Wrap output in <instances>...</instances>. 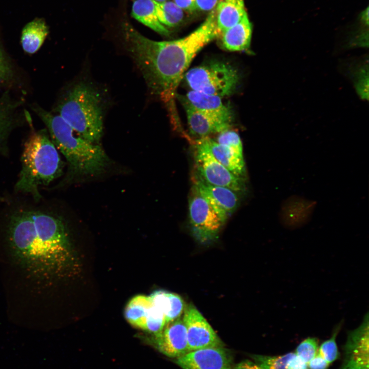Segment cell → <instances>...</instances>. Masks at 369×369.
<instances>
[{
  "instance_id": "obj_15",
  "label": "cell",
  "mask_w": 369,
  "mask_h": 369,
  "mask_svg": "<svg viewBox=\"0 0 369 369\" xmlns=\"http://www.w3.org/2000/svg\"><path fill=\"white\" fill-rule=\"evenodd\" d=\"M316 204L314 201L296 195L292 196L283 202L279 212V220L286 228H299L309 221Z\"/></svg>"
},
{
  "instance_id": "obj_34",
  "label": "cell",
  "mask_w": 369,
  "mask_h": 369,
  "mask_svg": "<svg viewBox=\"0 0 369 369\" xmlns=\"http://www.w3.org/2000/svg\"><path fill=\"white\" fill-rule=\"evenodd\" d=\"M153 1L156 2H158V3H162V2L167 1L168 0H153Z\"/></svg>"
},
{
  "instance_id": "obj_24",
  "label": "cell",
  "mask_w": 369,
  "mask_h": 369,
  "mask_svg": "<svg viewBox=\"0 0 369 369\" xmlns=\"http://www.w3.org/2000/svg\"><path fill=\"white\" fill-rule=\"evenodd\" d=\"M156 13L160 23L163 26L173 27L179 25L183 18V10L174 2L158 3L154 1Z\"/></svg>"
},
{
  "instance_id": "obj_6",
  "label": "cell",
  "mask_w": 369,
  "mask_h": 369,
  "mask_svg": "<svg viewBox=\"0 0 369 369\" xmlns=\"http://www.w3.org/2000/svg\"><path fill=\"white\" fill-rule=\"evenodd\" d=\"M184 77L191 90L221 98L232 94L239 81L237 70L219 60L194 67L186 72Z\"/></svg>"
},
{
  "instance_id": "obj_10",
  "label": "cell",
  "mask_w": 369,
  "mask_h": 369,
  "mask_svg": "<svg viewBox=\"0 0 369 369\" xmlns=\"http://www.w3.org/2000/svg\"><path fill=\"white\" fill-rule=\"evenodd\" d=\"M368 314L361 324L347 333L343 346V360L339 369H369Z\"/></svg>"
},
{
  "instance_id": "obj_11",
  "label": "cell",
  "mask_w": 369,
  "mask_h": 369,
  "mask_svg": "<svg viewBox=\"0 0 369 369\" xmlns=\"http://www.w3.org/2000/svg\"><path fill=\"white\" fill-rule=\"evenodd\" d=\"M193 185L208 201L223 223L239 206L238 193L226 187L207 183L195 175Z\"/></svg>"
},
{
  "instance_id": "obj_18",
  "label": "cell",
  "mask_w": 369,
  "mask_h": 369,
  "mask_svg": "<svg viewBox=\"0 0 369 369\" xmlns=\"http://www.w3.org/2000/svg\"><path fill=\"white\" fill-rule=\"evenodd\" d=\"M252 26L247 13L237 24L222 33V47L230 51L248 50L250 45Z\"/></svg>"
},
{
  "instance_id": "obj_4",
  "label": "cell",
  "mask_w": 369,
  "mask_h": 369,
  "mask_svg": "<svg viewBox=\"0 0 369 369\" xmlns=\"http://www.w3.org/2000/svg\"><path fill=\"white\" fill-rule=\"evenodd\" d=\"M22 169L15 186L18 193L29 194L36 199L41 195L39 189L60 176L64 164L57 149L46 130L33 132L25 143Z\"/></svg>"
},
{
  "instance_id": "obj_12",
  "label": "cell",
  "mask_w": 369,
  "mask_h": 369,
  "mask_svg": "<svg viewBox=\"0 0 369 369\" xmlns=\"http://www.w3.org/2000/svg\"><path fill=\"white\" fill-rule=\"evenodd\" d=\"M176 363L182 369H232V361L221 346L189 352L178 357Z\"/></svg>"
},
{
  "instance_id": "obj_13",
  "label": "cell",
  "mask_w": 369,
  "mask_h": 369,
  "mask_svg": "<svg viewBox=\"0 0 369 369\" xmlns=\"http://www.w3.org/2000/svg\"><path fill=\"white\" fill-rule=\"evenodd\" d=\"M156 335L158 349L169 357L178 358L189 352L187 333L182 318L167 323Z\"/></svg>"
},
{
  "instance_id": "obj_21",
  "label": "cell",
  "mask_w": 369,
  "mask_h": 369,
  "mask_svg": "<svg viewBox=\"0 0 369 369\" xmlns=\"http://www.w3.org/2000/svg\"><path fill=\"white\" fill-rule=\"evenodd\" d=\"M48 34V28L45 21L35 18L23 28L21 43L23 50L28 53H35L42 46Z\"/></svg>"
},
{
  "instance_id": "obj_27",
  "label": "cell",
  "mask_w": 369,
  "mask_h": 369,
  "mask_svg": "<svg viewBox=\"0 0 369 369\" xmlns=\"http://www.w3.org/2000/svg\"><path fill=\"white\" fill-rule=\"evenodd\" d=\"M217 143L226 146L241 156H243L242 144L238 134L230 129L218 133L215 139Z\"/></svg>"
},
{
  "instance_id": "obj_16",
  "label": "cell",
  "mask_w": 369,
  "mask_h": 369,
  "mask_svg": "<svg viewBox=\"0 0 369 369\" xmlns=\"http://www.w3.org/2000/svg\"><path fill=\"white\" fill-rule=\"evenodd\" d=\"M186 113L190 133L198 138L230 129L231 126L215 121L194 108L186 97L179 96Z\"/></svg>"
},
{
  "instance_id": "obj_28",
  "label": "cell",
  "mask_w": 369,
  "mask_h": 369,
  "mask_svg": "<svg viewBox=\"0 0 369 369\" xmlns=\"http://www.w3.org/2000/svg\"><path fill=\"white\" fill-rule=\"evenodd\" d=\"M318 350V340L314 337H308L297 346L295 354L303 362L308 363L314 357Z\"/></svg>"
},
{
  "instance_id": "obj_22",
  "label": "cell",
  "mask_w": 369,
  "mask_h": 369,
  "mask_svg": "<svg viewBox=\"0 0 369 369\" xmlns=\"http://www.w3.org/2000/svg\"><path fill=\"white\" fill-rule=\"evenodd\" d=\"M251 356L263 369H308V364L293 352L280 356L252 355Z\"/></svg>"
},
{
  "instance_id": "obj_1",
  "label": "cell",
  "mask_w": 369,
  "mask_h": 369,
  "mask_svg": "<svg viewBox=\"0 0 369 369\" xmlns=\"http://www.w3.org/2000/svg\"><path fill=\"white\" fill-rule=\"evenodd\" d=\"M6 240L10 256L29 278L50 283L71 265L67 231L63 220L47 212L19 208L9 216Z\"/></svg>"
},
{
  "instance_id": "obj_9",
  "label": "cell",
  "mask_w": 369,
  "mask_h": 369,
  "mask_svg": "<svg viewBox=\"0 0 369 369\" xmlns=\"http://www.w3.org/2000/svg\"><path fill=\"white\" fill-rule=\"evenodd\" d=\"M186 329L188 351L221 346V342L202 315L192 305L184 310L182 318Z\"/></svg>"
},
{
  "instance_id": "obj_19",
  "label": "cell",
  "mask_w": 369,
  "mask_h": 369,
  "mask_svg": "<svg viewBox=\"0 0 369 369\" xmlns=\"http://www.w3.org/2000/svg\"><path fill=\"white\" fill-rule=\"evenodd\" d=\"M215 9L220 34L237 24L247 14L243 0H221Z\"/></svg>"
},
{
  "instance_id": "obj_33",
  "label": "cell",
  "mask_w": 369,
  "mask_h": 369,
  "mask_svg": "<svg viewBox=\"0 0 369 369\" xmlns=\"http://www.w3.org/2000/svg\"><path fill=\"white\" fill-rule=\"evenodd\" d=\"M232 369H263L254 361L249 360L242 361L236 364Z\"/></svg>"
},
{
  "instance_id": "obj_14",
  "label": "cell",
  "mask_w": 369,
  "mask_h": 369,
  "mask_svg": "<svg viewBox=\"0 0 369 369\" xmlns=\"http://www.w3.org/2000/svg\"><path fill=\"white\" fill-rule=\"evenodd\" d=\"M185 97L194 108L211 119L231 126L233 111L221 97L193 90L189 91Z\"/></svg>"
},
{
  "instance_id": "obj_8",
  "label": "cell",
  "mask_w": 369,
  "mask_h": 369,
  "mask_svg": "<svg viewBox=\"0 0 369 369\" xmlns=\"http://www.w3.org/2000/svg\"><path fill=\"white\" fill-rule=\"evenodd\" d=\"M189 221L194 237L208 243L218 237L224 223L193 185L189 199Z\"/></svg>"
},
{
  "instance_id": "obj_17",
  "label": "cell",
  "mask_w": 369,
  "mask_h": 369,
  "mask_svg": "<svg viewBox=\"0 0 369 369\" xmlns=\"http://www.w3.org/2000/svg\"><path fill=\"white\" fill-rule=\"evenodd\" d=\"M214 158L237 177L245 178L246 171L243 156L231 149L219 144L209 136L202 137Z\"/></svg>"
},
{
  "instance_id": "obj_25",
  "label": "cell",
  "mask_w": 369,
  "mask_h": 369,
  "mask_svg": "<svg viewBox=\"0 0 369 369\" xmlns=\"http://www.w3.org/2000/svg\"><path fill=\"white\" fill-rule=\"evenodd\" d=\"M342 325V322H341L336 326L330 338L322 343L318 350L319 354L329 364L335 361L339 357L340 355L336 339L341 329Z\"/></svg>"
},
{
  "instance_id": "obj_30",
  "label": "cell",
  "mask_w": 369,
  "mask_h": 369,
  "mask_svg": "<svg viewBox=\"0 0 369 369\" xmlns=\"http://www.w3.org/2000/svg\"><path fill=\"white\" fill-rule=\"evenodd\" d=\"M329 363L317 353L314 357L308 363L309 369H327Z\"/></svg>"
},
{
  "instance_id": "obj_7",
  "label": "cell",
  "mask_w": 369,
  "mask_h": 369,
  "mask_svg": "<svg viewBox=\"0 0 369 369\" xmlns=\"http://www.w3.org/2000/svg\"><path fill=\"white\" fill-rule=\"evenodd\" d=\"M195 147V176L211 185L229 188L238 193L245 189V178L237 177L212 155L203 138L193 142Z\"/></svg>"
},
{
  "instance_id": "obj_31",
  "label": "cell",
  "mask_w": 369,
  "mask_h": 369,
  "mask_svg": "<svg viewBox=\"0 0 369 369\" xmlns=\"http://www.w3.org/2000/svg\"><path fill=\"white\" fill-rule=\"evenodd\" d=\"M221 0H196L197 9L203 11H212L216 8Z\"/></svg>"
},
{
  "instance_id": "obj_32",
  "label": "cell",
  "mask_w": 369,
  "mask_h": 369,
  "mask_svg": "<svg viewBox=\"0 0 369 369\" xmlns=\"http://www.w3.org/2000/svg\"><path fill=\"white\" fill-rule=\"evenodd\" d=\"M174 2L182 10L191 12L197 10L196 0H174Z\"/></svg>"
},
{
  "instance_id": "obj_23",
  "label": "cell",
  "mask_w": 369,
  "mask_h": 369,
  "mask_svg": "<svg viewBox=\"0 0 369 369\" xmlns=\"http://www.w3.org/2000/svg\"><path fill=\"white\" fill-rule=\"evenodd\" d=\"M152 305L150 296H136L128 303L125 311V317L132 325L144 330Z\"/></svg>"
},
{
  "instance_id": "obj_26",
  "label": "cell",
  "mask_w": 369,
  "mask_h": 369,
  "mask_svg": "<svg viewBox=\"0 0 369 369\" xmlns=\"http://www.w3.org/2000/svg\"><path fill=\"white\" fill-rule=\"evenodd\" d=\"M13 105L5 97L0 99V145L12 125Z\"/></svg>"
},
{
  "instance_id": "obj_20",
  "label": "cell",
  "mask_w": 369,
  "mask_h": 369,
  "mask_svg": "<svg viewBox=\"0 0 369 369\" xmlns=\"http://www.w3.org/2000/svg\"><path fill=\"white\" fill-rule=\"evenodd\" d=\"M132 16L145 26L160 34L168 36L169 31L159 21L153 0H134Z\"/></svg>"
},
{
  "instance_id": "obj_3",
  "label": "cell",
  "mask_w": 369,
  "mask_h": 369,
  "mask_svg": "<svg viewBox=\"0 0 369 369\" xmlns=\"http://www.w3.org/2000/svg\"><path fill=\"white\" fill-rule=\"evenodd\" d=\"M35 111L48 129L51 140L68 163V178L98 175L106 169L109 159L102 148L75 132L59 115L36 107Z\"/></svg>"
},
{
  "instance_id": "obj_5",
  "label": "cell",
  "mask_w": 369,
  "mask_h": 369,
  "mask_svg": "<svg viewBox=\"0 0 369 369\" xmlns=\"http://www.w3.org/2000/svg\"><path fill=\"white\" fill-rule=\"evenodd\" d=\"M57 112L79 136L94 144L100 140L103 112L100 95L93 87L75 85L58 105Z\"/></svg>"
},
{
  "instance_id": "obj_29",
  "label": "cell",
  "mask_w": 369,
  "mask_h": 369,
  "mask_svg": "<svg viewBox=\"0 0 369 369\" xmlns=\"http://www.w3.org/2000/svg\"><path fill=\"white\" fill-rule=\"evenodd\" d=\"M11 75V69L0 48V82L7 80Z\"/></svg>"
},
{
  "instance_id": "obj_2",
  "label": "cell",
  "mask_w": 369,
  "mask_h": 369,
  "mask_svg": "<svg viewBox=\"0 0 369 369\" xmlns=\"http://www.w3.org/2000/svg\"><path fill=\"white\" fill-rule=\"evenodd\" d=\"M122 29L126 49L149 88L173 108L176 89L192 60L203 47L220 34L215 9L199 27L178 39L153 40L128 23L123 24Z\"/></svg>"
}]
</instances>
